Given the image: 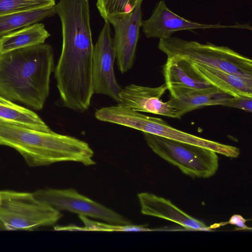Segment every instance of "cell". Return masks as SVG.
I'll return each mask as SVG.
<instances>
[{
	"mask_svg": "<svg viewBox=\"0 0 252 252\" xmlns=\"http://www.w3.org/2000/svg\"><path fill=\"white\" fill-rule=\"evenodd\" d=\"M54 69L53 51L47 44L0 54V95L40 110Z\"/></svg>",
	"mask_w": 252,
	"mask_h": 252,
	"instance_id": "6da1fadb",
	"label": "cell"
},
{
	"mask_svg": "<svg viewBox=\"0 0 252 252\" xmlns=\"http://www.w3.org/2000/svg\"><path fill=\"white\" fill-rule=\"evenodd\" d=\"M62 23L63 45L55 74L70 84L92 78L94 45L89 0H60L55 6Z\"/></svg>",
	"mask_w": 252,
	"mask_h": 252,
	"instance_id": "7a4b0ae2",
	"label": "cell"
},
{
	"mask_svg": "<svg viewBox=\"0 0 252 252\" xmlns=\"http://www.w3.org/2000/svg\"><path fill=\"white\" fill-rule=\"evenodd\" d=\"M0 145L13 148L31 166L74 161L95 164L94 151L87 142L75 137L0 122Z\"/></svg>",
	"mask_w": 252,
	"mask_h": 252,
	"instance_id": "3957f363",
	"label": "cell"
},
{
	"mask_svg": "<svg viewBox=\"0 0 252 252\" xmlns=\"http://www.w3.org/2000/svg\"><path fill=\"white\" fill-rule=\"evenodd\" d=\"M99 121L123 126L169 139L192 144L230 158L240 155V149L181 131L171 126L166 121L147 116L119 105L101 108L95 112Z\"/></svg>",
	"mask_w": 252,
	"mask_h": 252,
	"instance_id": "277c9868",
	"label": "cell"
},
{
	"mask_svg": "<svg viewBox=\"0 0 252 252\" xmlns=\"http://www.w3.org/2000/svg\"><path fill=\"white\" fill-rule=\"evenodd\" d=\"M158 49L167 57H185L222 70L252 78V61L228 47L170 36L159 39Z\"/></svg>",
	"mask_w": 252,
	"mask_h": 252,
	"instance_id": "5b68a950",
	"label": "cell"
},
{
	"mask_svg": "<svg viewBox=\"0 0 252 252\" xmlns=\"http://www.w3.org/2000/svg\"><path fill=\"white\" fill-rule=\"evenodd\" d=\"M0 191V226L3 229L32 231L53 225L63 216L61 212L37 199L33 192Z\"/></svg>",
	"mask_w": 252,
	"mask_h": 252,
	"instance_id": "8992f818",
	"label": "cell"
},
{
	"mask_svg": "<svg viewBox=\"0 0 252 252\" xmlns=\"http://www.w3.org/2000/svg\"><path fill=\"white\" fill-rule=\"evenodd\" d=\"M150 149L159 157L192 178H208L219 167L217 153L207 148L143 132Z\"/></svg>",
	"mask_w": 252,
	"mask_h": 252,
	"instance_id": "52a82bcc",
	"label": "cell"
},
{
	"mask_svg": "<svg viewBox=\"0 0 252 252\" xmlns=\"http://www.w3.org/2000/svg\"><path fill=\"white\" fill-rule=\"evenodd\" d=\"M33 193L37 199L60 212L66 211L111 224H131L124 216L72 189H40Z\"/></svg>",
	"mask_w": 252,
	"mask_h": 252,
	"instance_id": "ba28073f",
	"label": "cell"
},
{
	"mask_svg": "<svg viewBox=\"0 0 252 252\" xmlns=\"http://www.w3.org/2000/svg\"><path fill=\"white\" fill-rule=\"evenodd\" d=\"M110 23L105 22L94 46L92 76L94 93L106 95L117 102L122 88L114 70L116 53Z\"/></svg>",
	"mask_w": 252,
	"mask_h": 252,
	"instance_id": "9c48e42d",
	"label": "cell"
},
{
	"mask_svg": "<svg viewBox=\"0 0 252 252\" xmlns=\"http://www.w3.org/2000/svg\"><path fill=\"white\" fill-rule=\"evenodd\" d=\"M141 27L148 38L165 39L174 32L183 30L232 28L252 30L249 24H207L199 23L186 19L175 13L168 8L164 0H159L156 5L151 16L142 21Z\"/></svg>",
	"mask_w": 252,
	"mask_h": 252,
	"instance_id": "30bf717a",
	"label": "cell"
},
{
	"mask_svg": "<svg viewBox=\"0 0 252 252\" xmlns=\"http://www.w3.org/2000/svg\"><path fill=\"white\" fill-rule=\"evenodd\" d=\"M142 21L140 4L130 13L110 23L115 31L113 44L118 69L122 73L128 71L133 65Z\"/></svg>",
	"mask_w": 252,
	"mask_h": 252,
	"instance_id": "8fae6325",
	"label": "cell"
},
{
	"mask_svg": "<svg viewBox=\"0 0 252 252\" xmlns=\"http://www.w3.org/2000/svg\"><path fill=\"white\" fill-rule=\"evenodd\" d=\"M167 90L165 84L157 87L130 84L122 89L118 105L139 112L180 119L182 116L168 101L161 99Z\"/></svg>",
	"mask_w": 252,
	"mask_h": 252,
	"instance_id": "7c38bea8",
	"label": "cell"
},
{
	"mask_svg": "<svg viewBox=\"0 0 252 252\" xmlns=\"http://www.w3.org/2000/svg\"><path fill=\"white\" fill-rule=\"evenodd\" d=\"M142 214L175 222L189 230H209L203 222L194 219L174 205L170 200L151 193L137 194Z\"/></svg>",
	"mask_w": 252,
	"mask_h": 252,
	"instance_id": "4fadbf2b",
	"label": "cell"
},
{
	"mask_svg": "<svg viewBox=\"0 0 252 252\" xmlns=\"http://www.w3.org/2000/svg\"><path fill=\"white\" fill-rule=\"evenodd\" d=\"M170 97L168 101L182 116L199 108L210 105H223L231 95L211 87L195 89L186 87L168 88Z\"/></svg>",
	"mask_w": 252,
	"mask_h": 252,
	"instance_id": "5bb4252c",
	"label": "cell"
},
{
	"mask_svg": "<svg viewBox=\"0 0 252 252\" xmlns=\"http://www.w3.org/2000/svg\"><path fill=\"white\" fill-rule=\"evenodd\" d=\"M192 64L202 78L223 92L232 96H252V78L197 62H192Z\"/></svg>",
	"mask_w": 252,
	"mask_h": 252,
	"instance_id": "9a60e30c",
	"label": "cell"
},
{
	"mask_svg": "<svg viewBox=\"0 0 252 252\" xmlns=\"http://www.w3.org/2000/svg\"><path fill=\"white\" fill-rule=\"evenodd\" d=\"M163 74L167 89L171 87L202 89L213 87L196 72L192 61L185 57H168L163 67Z\"/></svg>",
	"mask_w": 252,
	"mask_h": 252,
	"instance_id": "2e32d148",
	"label": "cell"
},
{
	"mask_svg": "<svg viewBox=\"0 0 252 252\" xmlns=\"http://www.w3.org/2000/svg\"><path fill=\"white\" fill-rule=\"evenodd\" d=\"M50 36L42 23H35L0 38V54L44 43Z\"/></svg>",
	"mask_w": 252,
	"mask_h": 252,
	"instance_id": "e0dca14e",
	"label": "cell"
},
{
	"mask_svg": "<svg viewBox=\"0 0 252 252\" xmlns=\"http://www.w3.org/2000/svg\"><path fill=\"white\" fill-rule=\"evenodd\" d=\"M0 122L43 131L52 130L39 116L0 95Z\"/></svg>",
	"mask_w": 252,
	"mask_h": 252,
	"instance_id": "ac0fdd59",
	"label": "cell"
},
{
	"mask_svg": "<svg viewBox=\"0 0 252 252\" xmlns=\"http://www.w3.org/2000/svg\"><path fill=\"white\" fill-rule=\"evenodd\" d=\"M55 6L50 8L22 11L0 16V38L9 33L37 23L45 18L56 14Z\"/></svg>",
	"mask_w": 252,
	"mask_h": 252,
	"instance_id": "d6986e66",
	"label": "cell"
},
{
	"mask_svg": "<svg viewBox=\"0 0 252 252\" xmlns=\"http://www.w3.org/2000/svg\"><path fill=\"white\" fill-rule=\"evenodd\" d=\"M143 0H97L96 7L105 22L124 16L131 12Z\"/></svg>",
	"mask_w": 252,
	"mask_h": 252,
	"instance_id": "ffe728a7",
	"label": "cell"
},
{
	"mask_svg": "<svg viewBox=\"0 0 252 252\" xmlns=\"http://www.w3.org/2000/svg\"><path fill=\"white\" fill-rule=\"evenodd\" d=\"M55 0H0V16L32 9L50 8Z\"/></svg>",
	"mask_w": 252,
	"mask_h": 252,
	"instance_id": "44dd1931",
	"label": "cell"
},
{
	"mask_svg": "<svg viewBox=\"0 0 252 252\" xmlns=\"http://www.w3.org/2000/svg\"><path fill=\"white\" fill-rule=\"evenodd\" d=\"M79 218L84 224V226L82 227V231L139 232L154 230L146 225L115 224L92 220L83 216H79Z\"/></svg>",
	"mask_w": 252,
	"mask_h": 252,
	"instance_id": "7402d4cb",
	"label": "cell"
},
{
	"mask_svg": "<svg viewBox=\"0 0 252 252\" xmlns=\"http://www.w3.org/2000/svg\"><path fill=\"white\" fill-rule=\"evenodd\" d=\"M223 106L238 108L251 112L252 111V96H231L224 103Z\"/></svg>",
	"mask_w": 252,
	"mask_h": 252,
	"instance_id": "603a6c76",
	"label": "cell"
},
{
	"mask_svg": "<svg viewBox=\"0 0 252 252\" xmlns=\"http://www.w3.org/2000/svg\"><path fill=\"white\" fill-rule=\"evenodd\" d=\"M247 221V220L243 218L241 216L234 215L231 217L228 223L232 225H236L243 229H251V228H249L246 225V222Z\"/></svg>",
	"mask_w": 252,
	"mask_h": 252,
	"instance_id": "cb8c5ba5",
	"label": "cell"
},
{
	"mask_svg": "<svg viewBox=\"0 0 252 252\" xmlns=\"http://www.w3.org/2000/svg\"><path fill=\"white\" fill-rule=\"evenodd\" d=\"M0 200H1V194H0Z\"/></svg>",
	"mask_w": 252,
	"mask_h": 252,
	"instance_id": "d4e9b609",
	"label": "cell"
},
{
	"mask_svg": "<svg viewBox=\"0 0 252 252\" xmlns=\"http://www.w3.org/2000/svg\"><path fill=\"white\" fill-rule=\"evenodd\" d=\"M1 229V226H0V229Z\"/></svg>",
	"mask_w": 252,
	"mask_h": 252,
	"instance_id": "484cf974",
	"label": "cell"
}]
</instances>
